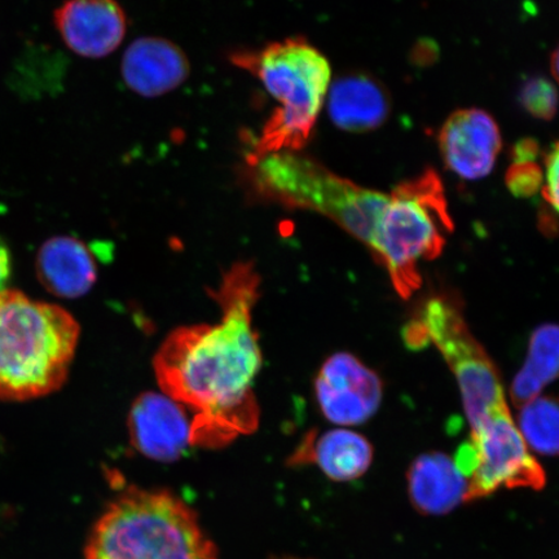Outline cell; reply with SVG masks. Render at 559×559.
<instances>
[{
	"mask_svg": "<svg viewBox=\"0 0 559 559\" xmlns=\"http://www.w3.org/2000/svg\"><path fill=\"white\" fill-rule=\"evenodd\" d=\"M261 278L253 263L237 262L212 293L219 323L180 326L153 360L158 386L191 416V445L222 449L260 425L253 383L262 366L253 326Z\"/></svg>",
	"mask_w": 559,
	"mask_h": 559,
	"instance_id": "6da1fadb",
	"label": "cell"
},
{
	"mask_svg": "<svg viewBox=\"0 0 559 559\" xmlns=\"http://www.w3.org/2000/svg\"><path fill=\"white\" fill-rule=\"evenodd\" d=\"M81 334L58 305L0 292V401L26 402L66 383Z\"/></svg>",
	"mask_w": 559,
	"mask_h": 559,
	"instance_id": "7a4b0ae2",
	"label": "cell"
},
{
	"mask_svg": "<svg viewBox=\"0 0 559 559\" xmlns=\"http://www.w3.org/2000/svg\"><path fill=\"white\" fill-rule=\"evenodd\" d=\"M86 559H219L186 501L167 489L130 486L94 524Z\"/></svg>",
	"mask_w": 559,
	"mask_h": 559,
	"instance_id": "3957f363",
	"label": "cell"
},
{
	"mask_svg": "<svg viewBox=\"0 0 559 559\" xmlns=\"http://www.w3.org/2000/svg\"><path fill=\"white\" fill-rule=\"evenodd\" d=\"M233 61L254 74L278 103L251 156L302 148L330 88V62L300 39L276 41L258 52L236 53Z\"/></svg>",
	"mask_w": 559,
	"mask_h": 559,
	"instance_id": "277c9868",
	"label": "cell"
},
{
	"mask_svg": "<svg viewBox=\"0 0 559 559\" xmlns=\"http://www.w3.org/2000/svg\"><path fill=\"white\" fill-rule=\"evenodd\" d=\"M452 229L442 180L426 170L388 194L368 248L388 270L400 296L409 298L421 286L419 263L442 253Z\"/></svg>",
	"mask_w": 559,
	"mask_h": 559,
	"instance_id": "5b68a950",
	"label": "cell"
},
{
	"mask_svg": "<svg viewBox=\"0 0 559 559\" xmlns=\"http://www.w3.org/2000/svg\"><path fill=\"white\" fill-rule=\"evenodd\" d=\"M249 165L262 198L324 215L368 247L388 194L356 186L295 151L251 156Z\"/></svg>",
	"mask_w": 559,
	"mask_h": 559,
	"instance_id": "8992f818",
	"label": "cell"
},
{
	"mask_svg": "<svg viewBox=\"0 0 559 559\" xmlns=\"http://www.w3.org/2000/svg\"><path fill=\"white\" fill-rule=\"evenodd\" d=\"M405 340L415 347L432 342L452 369L474 430L500 405L507 404L498 369L467 326L463 311L449 297L425 304L419 319L407 328Z\"/></svg>",
	"mask_w": 559,
	"mask_h": 559,
	"instance_id": "52a82bcc",
	"label": "cell"
},
{
	"mask_svg": "<svg viewBox=\"0 0 559 559\" xmlns=\"http://www.w3.org/2000/svg\"><path fill=\"white\" fill-rule=\"evenodd\" d=\"M469 481V500L485 498L499 488L545 486V473L515 425L508 403L496 408L453 459Z\"/></svg>",
	"mask_w": 559,
	"mask_h": 559,
	"instance_id": "ba28073f",
	"label": "cell"
},
{
	"mask_svg": "<svg viewBox=\"0 0 559 559\" xmlns=\"http://www.w3.org/2000/svg\"><path fill=\"white\" fill-rule=\"evenodd\" d=\"M324 416L337 425L368 421L382 401V382L355 356L338 353L324 362L314 382Z\"/></svg>",
	"mask_w": 559,
	"mask_h": 559,
	"instance_id": "9c48e42d",
	"label": "cell"
},
{
	"mask_svg": "<svg viewBox=\"0 0 559 559\" xmlns=\"http://www.w3.org/2000/svg\"><path fill=\"white\" fill-rule=\"evenodd\" d=\"M132 447L143 456L171 463L191 445V416L164 393H144L132 404L129 419Z\"/></svg>",
	"mask_w": 559,
	"mask_h": 559,
	"instance_id": "30bf717a",
	"label": "cell"
},
{
	"mask_svg": "<svg viewBox=\"0 0 559 559\" xmlns=\"http://www.w3.org/2000/svg\"><path fill=\"white\" fill-rule=\"evenodd\" d=\"M439 146L444 164L460 178H485L501 150L499 126L484 110H459L440 131Z\"/></svg>",
	"mask_w": 559,
	"mask_h": 559,
	"instance_id": "8fae6325",
	"label": "cell"
},
{
	"mask_svg": "<svg viewBox=\"0 0 559 559\" xmlns=\"http://www.w3.org/2000/svg\"><path fill=\"white\" fill-rule=\"evenodd\" d=\"M55 25L70 50L88 59L115 52L128 29L116 0H68L55 12Z\"/></svg>",
	"mask_w": 559,
	"mask_h": 559,
	"instance_id": "7c38bea8",
	"label": "cell"
},
{
	"mask_svg": "<svg viewBox=\"0 0 559 559\" xmlns=\"http://www.w3.org/2000/svg\"><path fill=\"white\" fill-rule=\"evenodd\" d=\"M121 72L126 86L135 94L157 97L183 85L191 66L185 51L171 40L145 37L126 50Z\"/></svg>",
	"mask_w": 559,
	"mask_h": 559,
	"instance_id": "4fadbf2b",
	"label": "cell"
},
{
	"mask_svg": "<svg viewBox=\"0 0 559 559\" xmlns=\"http://www.w3.org/2000/svg\"><path fill=\"white\" fill-rule=\"evenodd\" d=\"M37 275L40 284L56 297L85 296L97 278L93 250L75 237H53L41 245Z\"/></svg>",
	"mask_w": 559,
	"mask_h": 559,
	"instance_id": "5bb4252c",
	"label": "cell"
},
{
	"mask_svg": "<svg viewBox=\"0 0 559 559\" xmlns=\"http://www.w3.org/2000/svg\"><path fill=\"white\" fill-rule=\"evenodd\" d=\"M372 460V444L365 437L348 430H332L307 436L289 463L317 464L328 478L348 481L362 477Z\"/></svg>",
	"mask_w": 559,
	"mask_h": 559,
	"instance_id": "9a60e30c",
	"label": "cell"
},
{
	"mask_svg": "<svg viewBox=\"0 0 559 559\" xmlns=\"http://www.w3.org/2000/svg\"><path fill=\"white\" fill-rule=\"evenodd\" d=\"M412 504L426 515H443L469 501V481L442 453L419 456L408 472Z\"/></svg>",
	"mask_w": 559,
	"mask_h": 559,
	"instance_id": "2e32d148",
	"label": "cell"
},
{
	"mask_svg": "<svg viewBox=\"0 0 559 559\" xmlns=\"http://www.w3.org/2000/svg\"><path fill=\"white\" fill-rule=\"evenodd\" d=\"M330 114L341 129L368 131L380 126L389 114V100L381 86L365 75H353L334 83Z\"/></svg>",
	"mask_w": 559,
	"mask_h": 559,
	"instance_id": "e0dca14e",
	"label": "cell"
},
{
	"mask_svg": "<svg viewBox=\"0 0 559 559\" xmlns=\"http://www.w3.org/2000/svg\"><path fill=\"white\" fill-rule=\"evenodd\" d=\"M528 449L543 456L558 453V405L550 397H536L524 404L519 428Z\"/></svg>",
	"mask_w": 559,
	"mask_h": 559,
	"instance_id": "ac0fdd59",
	"label": "cell"
},
{
	"mask_svg": "<svg viewBox=\"0 0 559 559\" xmlns=\"http://www.w3.org/2000/svg\"><path fill=\"white\" fill-rule=\"evenodd\" d=\"M558 354V328L545 324L531 338L528 361L522 370L545 386L557 377Z\"/></svg>",
	"mask_w": 559,
	"mask_h": 559,
	"instance_id": "d6986e66",
	"label": "cell"
},
{
	"mask_svg": "<svg viewBox=\"0 0 559 559\" xmlns=\"http://www.w3.org/2000/svg\"><path fill=\"white\" fill-rule=\"evenodd\" d=\"M521 103L530 115L550 120L556 115L557 91L547 80H531L521 91Z\"/></svg>",
	"mask_w": 559,
	"mask_h": 559,
	"instance_id": "ffe728a7",
	"label": "cell"
},
{
	"mask_svg": "<svg viewBox=\"0 0 559 559\" xmlns=\"http://www.w3.org/2000/svg\"><path fill=\"white\" fill-rule=\"evenodd\" d=\"M508 187L519 198H530L539 191L543 173L534 163L514 164L508 173Z\"/></svg>",
	"mask_w": 559,
	"mask_h": 559,
	"instance_id": "44dd1931",
	"label": "cell"
},
{
	"mask_svg": "<svg viewBox=\"0 0 559 559\" xmlns=\"http://www.w3.org/2000/svg\"><path fill=\"white\" fill-rule=\"evenodd\" d=\"M558 145L555 144L554 148L545 157V174L543 175L545 178L544 198L547 200L548 205L555 210V213L558 212Z\"/></svg>",
	"mask_w": 559,
	"mask_h": 559,
	"instance_id": "7402d4cb",
	"label": "cell"
},
{
	"mask_svg": "<svg viewBox=\"0 0 559 559\" xmlns=\"http://www.w3.org/2000/svg\"><path fill=\"white\" fill-rule=\"evenodd\" d=\"M539 153V146L531 139H524L515 145L513 156L515 164L534 163V159Z\"/></svg>",
	"mask_w": 559,
	"mask_h": 559,
	"instance_id": "603a6c76",
	"label": "cell"
},
{
	"mask_svg": "<svg viewBox=\"0 0 559 559\" xmlns=\"http://www.w3.org/2000/svg\"><path fill=\"white\" fill-rule=\"evenodd\" d=\"M11 276V255L9 248L0 240V292L5 289Z\"/></svg>",
	"mask_w": 559,
	"mask_h": 559,
	"instance_id": "cb8c5ba5",
	"label": "cell"
}]
</instances>
